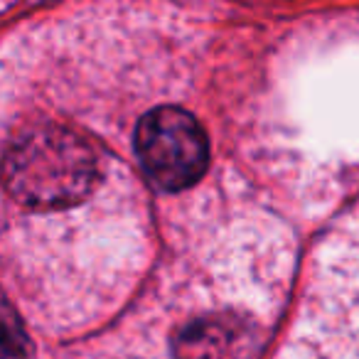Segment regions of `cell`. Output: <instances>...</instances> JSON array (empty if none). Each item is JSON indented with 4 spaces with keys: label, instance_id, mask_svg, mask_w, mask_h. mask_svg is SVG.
<instances>
[{
    "label": "cell",
    "instance_id": "obj_4",
    "mask_svg": "<svg viewBox=\"0 0 359 359\" xmlns=\"http://www.w3.org/2000/svg\"><path fill=\"white\" fill-rule=\"evenodd\" d=\"M3 359H30V342H27L25 330L18 323V315L13 313L11 303H6L3 315Z\"/></svg>",
    "mask_w": 359,
    "mask_h": 359
},
{
    "label": "cell",
    "instance_id": "obj_1",
    "mask_svg": "<svg viewBox=\"0 0 359 359\" xmlns=\"http://www.w3.org/2000/svg\"><path fill=\"white\" fill-rule=\"evenodd\" d=\"M6 192L32 212L72 210L96 190L101 160L94 143L57 121H32L6 138Z\"/></svg>",
    "mask_w": 359,
    "mask_h": 359
},
{
    "label": "cell",
    "instance_id": "obj_3",
    "mask_svg": "<svg viewBox=\"0 0 359 359\" xmlns=\"http://www.w3.org/2000/svg\"><path fill=\"white\" fill-rule=\"evenodd\" d=\"M264 334L251 318L239 313H205L172 339L175 359H259Z\"/></svg>",
    "mask_w": 359,
    "mask_h": 359
},
{
    "label": "cell",
    "instance_id": "obj_2",
    "mask_svg": "<svg viewBox=\"0 0 359 359\" xmlns=\"http://www.w3.org/2000/svg\"><path fill=\"white\" fill-rule=\"evenodd\" d=\"M135 158L153 185L182 192L210 168V138L200 121L180 106H158L135 126Z\"/></svg>",
    "mask_w": 359,
    "mask_h": 359
}]
</instances>
